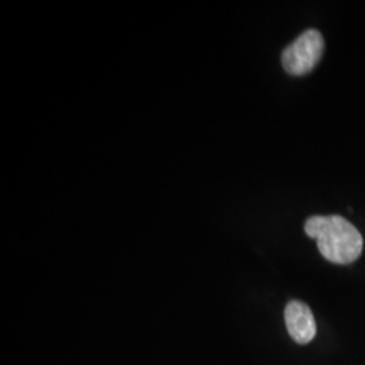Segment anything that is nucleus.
I'll list each match as a JSON object with an SVG mask.
<instances>
[{
	"label": "nucleus",
	"mask_w": 365,
	"mask_h": 365,
	"mask_svg": "<svg viewBox=\"0 0 365 365\" xmlns=\"http://www.w3.org/2000/svg\"><path fill=\"white\" fill-rule=\"evenodd\" d=\"M304 232L317 240L321 255L334 264H351L363 250V237L351 222L339 215H315L304 223Z\"/></svg>",
	"instance_id": "f257e3e1"
},
{
	"label": "nucleus",
	"mask_w": 365,
	"mask_h": 365,
	"mask_svg": "<svg viewBox=\"0 0 365 365\" xmlns=\"http://www.w3.org/2000/svg\"><path fill=\"white\" fill-rule=\"evenodd\" d=\"M324 49L322 34L315 29L306 30L282 53L283 68L292 76L307 75L319 63Z\"/></svg>",
	"instance_id": "f03ea898"
},
{
	"label": "nucleus",
	"mask_w": 365,
	"mask_h": 365,
	"mask_svg": "<svg viewBox=\"0 0 365 365\" xmlns=\"http://www.w3.org/2000/svg\"><path fill=\"white\" fill-rule=\"evenodd\" d=\"M286 327L291 339L298 344H309L317 334V324L310 307L299 302L291 300L284 310Z\"/></svg>",
	"instance_id": "7ed1b4c3"
}]
</instances>
